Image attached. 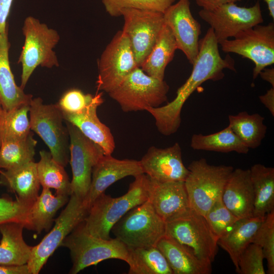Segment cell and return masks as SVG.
<instances>
[{"mask_svg": "<svg viewBox=\"0 0 274 274\" xmlns=\"http://www.w3.org/2000/svg\"><path fill=\"white\" fill-rule=\"evenodd\" d=\"M190 147L196 150H205L222 153L236 152L247 154L248 148L233 132L230 127L208 135L194 134L191 139Z\"/></svg>", "mask_w": 274, "mask_h": 274, "instance_id": "1f68e13d", "label": "cell"}, {"mask_svg": "<svg viewBox=\"0 0 274 274\" xmlns=\"http://www.w3.org/2000/svg\"><path fill=\"white\" fill-rule=\"evenodd\" d=\"M29 105L24 104L6 112L0 124V146L6 141L24 138L31 132L28 118Z\"/></svg>", "mask_w": 274, "mask_h": 274, "instance_id": "e575fe53", "label": "cell"}, {"mask_svg": "<svg viewBox=\"0 0 274 274\" xmlns=\"http://www.w3.org/2000/svg\"><path fill=\"white\" fill-rule=\"evenodd\" d=\"M24 224L16 222L0 225V265L27 264L32 247L27 245L23 237Z\"/></svg>", "mask_w": 274, "mask_h": 274, "instance_id": "d4e9b609", "label": "cell"}, {"mask_svg": "<svg viewBox=\"0 0 274 274\" xmlns=\"http://www.w3.org/2000/svg\"><path fill=\"white\" fill-rule=\"evenodd\" d=\"M264 258L261 247L251 243L241 254L236 272L239 274H265Z\"/></svg>", "mask_w": 274, "mask_h": 274, "instance_id": "ab89813d", "label": "cell"}, {"mask_svg": "<svg viewBox=\"0 0 274 274\" xmlns=\"http://www.w3.org/2000/svg\"><path fill=\"white\" fill-rule=\"evenodd\" d=\"M165 23L175 39L177 48L193 64L198 52L201 25L193 17L189 0H179L163 13Z\"/></svg>", "mask_w": 274, "mask_h": 274, "instance_id": "2e32d148", "label": "cell"}, {"mask_svg": "<svg viewBox=\"0 0 274 274\" xmlns=\"http://www.w3.org/2000/svg\"><path fill=\"white\" fill-rule=\"evenodd\" d=\"M134 178L122 196L112 197L104 193L95 199L83 222L88 233L102 239H110L113 226L129 210L148 199L149 177L143 174Z\"/></svg>", "mask_w": 274, "mask_h": 274, "instance_id": "7a4b0ae2", "label": "cell"}, {"mask_svg": "<svg viewBox=\"0 0 274 274\" xmlns=\"http://www.w3.org/2000/svg\"><path fill=\"white\" fill-rule=\"evenodd\" d=\"M218 47L213 30L210 27L199 40L198 52L192 64V71L177 90L176 97L165 105L146 110L154 118L160 133L170 135L177 131L181 122V113L184 104L201 84L208 80L222 79L225 69L236 71L234 59L229 55L222 58Z\"/></svg>", "mask_w": 274, "mask_h": 274, "instance_id": "6da1fadb", "label": "cell"}, {"mask_svg": "<svg viewBox=\"0 0 274 274\" xmlns=\"http://www.w3.org/2000/svg\"><path fill=\"white\" fill-rule=\"evenodd\" d=\"M165 258L173 274H209L212 265L199 260L185 247L167 235L156 246Z\"/></svg>", "mask_w": 274, "mask_h": 274, "instance_id": "603a6c76", "label": "cell"}, {"mask_svg": "<svg viewBox=\"0 0 274 274\" xmlns=\"http://www.w3.org/2000/svg\"><path fill=\"white\" fill-rule=\"evenodd\" d=\"M262 249L267 273H274V211L267 214L256 232L252 242Z\"/></svg>", "mask_w": 274, "mask_h": 274, "instance_id": "d590c367", "label": "cell"}, {"mask_svg": "<svg viewBox=\"0 0 274 274\" xmlns=\"http://www.w3.org/2000/svg\"><path fill=\"white\" fill-rule=\"evenodd\" d=\"M95 94H85L77 88L65 92L57 103L62 112L70 114L82 112L94 99Z\"/></svg>", "mask_w": 274, "mask_h": 274, "instance_id": "60d3db41", "label": "cell"}, {"mask_svg": "<svg viewBox=\"0 0 274 274\" xmlns=\"http://www.w3.org/2000/svg\"><path fill=\"white\" fill-rule=\"evenodd\" d=\"M0 274H30L27 264L0 265Z\"/></svg>", "mask_w": 274, "mask_h": 274, "instance_id": "7bdbcfd3", "label": "cell"}, {"mask_svg": "<svg viewBox=\"0 0 274 274\" xmlns=\"http://www.w3.org/2000/svg\"><path fill=\"white\" fill-rule=\"evenodd\" d=\"M184 181L189 206L204 216L216 200L222 197L225 186L234 169L229 165H214L206 159L193 161L187 168Z\"/></svg>", "mask_w": 274, "mask_h": 274, "instance_id": "277c9868", "label": "cell"}, {"mask_svg": "<svg viewBox=\"0 0 274 274\" xmlns=\"http://www.w3.org/2000/svg\"><path fill=\"white\" fill-rule=\"evenodd\" d=\"M124 19L122 30L127 37L135 59L140 67L153 47L164 24L163 13L136 9L121 11Z\"/></svg>", "mask_w": 274, "mask_h": 274, "instance_id": "9a60e30c", "label": "cell"}, {"mask_svg": "<svg viewBox=\"0 0 274 274\" xmlns=\"http://www.w3.org/2000/svg\"><path fill=\"white\" fill-rule=\"evenodd\" d=\"M219 45L224 52L235 53L252 61L255 80L262 70L274 63V23L256 25Z\"/></svg>", "mask_w": 274, "mask_h": 274, "instance_id": "30bf717a", "label": "cell"}, {"mask_svg": "<svg viewBox=\"0 0 274 274\" xmlns=\"http://www.w3.org/2000/svg\"><path fill=\"white\" fill-rule=\"evenodd\" d=\"M98 67L97 91L108 93L139 67L130 42L122 30L118 31L106 46L100 55Z\"/></svg>", "mask_w": 274, "mask_h": 274, "instance_id": "7c38bea8", "label": "cell"}, {"mask_svg": "<svg viewBox=\"0 0 274 274\" xmlns=\"http://www.w3.org/2000/svg\"><path fill=\"white\" fill-rule=\"evenodd\" d=\"M68 195H53L49 188H43L40 195L31 206L29 218L30 230L41 233L48 231L51 226L53 218L57 211L68 201Z\"/></svg>", "mask_w": 274, "mask_h": 274, "instance_id": "f1b7e54d", "label": "cell"}, {"mask_svg": "<svg viewBox=\"0 0 274 274\" xmlns=\"http://www.w3.org/2000/svg\"><path fill=\"white\" fill-rule=\"evenodd\" d=\"M177 49L173 32L164 22L153 47L140 67L149 76L163 80L165 68Z\"/></svg>", "mask_w": 274, "mask_h": 274, "instance_id": "4316f807", "label": "cell"}, {"mask_svg": "<svg viewBox=\"0 0 274 274\" xmlns=\"http://www.w3.org/2000/svg\"><path fill=\"white\" fill-rule=\"evenodd\" d=\"M166 235L185 247L199 260L212 265L218 251V237L204 217L190 208L166 222Z\"/></svg>", "mask_w": 274, "mask_h": 274, "instance_id": "8992f818", "label": "cell"}, {"mask_svg": "<svg viewBox=\"0 0 274 274\" xmlns=\"http://www.w3.org/2000/svg\"><path fill=\"white\" fill-rule=\"evenodd\" d=\"M140 161L118 159L105 154L93 166L88 192L83 200L88 209L95 199L112 184L127 176L134 177L143 174Z\"/></svg>", "mask_w": 274, "mask_h": 274, "instance_id": "ac0fdd59", "label": "cell"}, {"mask_svg": "<svg viewBox=\"0 0 274 274\" xmlns=\"http://www.w3.org/2000/svg\"><path fill=\"white\" fill-rule=\"evenodd\" d=\"M89 209L83 200L74 194L70 195L67 205L54 220L55 225L39 244L32 247L27 265L30 274H38L65 238L83 222Z\"/></svg>", "mask_w": 274, "mask_h": 274, "instance_id": "8fae6325", "label": "cell"}, {"mask_svg": "<svg viewBox=\"0 0 274 274\" xmlns=\"http://www.w3.org/2000/svg\"><path fill=\"white\" fill-rule=\"evenodd\" d=\"M266 3L268 10L269 11V14L272 20L274 19V0H264Z\"/></svg>", "mask_w": 274, "mask_h": 274, "instance_id": "7dc6e473", "label": "cell"}, {"mask_svg": "<svg viewBox=\"0 0 274 274\" xmlns=\"http://www.w3.org/2000/svg\"><path fill=\"white\" fill-rule=\"evenodd\" d=\"M129 274H173L165 258L156 246L128 248Z\"/></svg>", "mask_w": 274, "mask_h": 274, "instance_id": "f546056e", "label": "cell"}, {"mask_svg": "<svg viewBox=\"0 0 274 274\" xmlns=\"http://www.w3.org/2000/svg\"><path fill=\"white\" fill-rule=\"evenodd\" d=\"M22 31L24 43L18 63L22 66L20 87L24 90L38 66L50 68L59 65L53 49L60 40V36L56 30L31 16L25 19Z\"/></svg>", "mask_w": 274, "mask_h": 274, "instance_id": "3957f363", "label": "cell"}, {"mask_svg": "<svg viewBox=\"0 0 274 274\" xmlns=\"http://www.w3.org/2000/svg\"><path fill=\"white\" fill-rule=\"evenodd\" d=\"M31 131L27 136L3 142L0 146V168H14L33 161L37 141Z\"/></svg>", "mask_w": 274, "mask_h": 274, "instance_id": "836d02e7", "label": "cell"}, {"mask_svg": "<svg viewBox=\"0 0 274 274\" xmlns=\"http://www.w3.org/2000/svg\"><path fill=\"white\" fill-rule=\"evenodd\" d=\"M242 0H195L198 6L205 10H212L221 5L230 3H236Z\"/></svg>", "mask_w": 274, "mask_h": 274, "instance_id": "ee69618b", "label": "cell"}, {"mask_svg": "<svg viewBox=\"0 0 274 274\" xmlns=\"http://www.w3.org/2000/svg\"><path fill=\"white\" fill-rule=\"evenodd\" d=\"M37 163L38 176L43 188H53L56 194L70 196L71 183L63 166L57 162L50 152L42 150Z\"/></svg>", "mask_w": 274, "mask_h": 274, "instance_id": "d6a6232c", "label": "cell"}, {"mask_svg": "<svg viewBox=\"0 0 274 274\" xmlns=\"http://www.w3.org/2000/svg\"><path fill=\"white\" fill-rule=\"evenodd\" d=\"M198 15L210 25L219 45L240 31L263 22L259 1L248 8L230 3L212 10L202 9Z\"/></svg>", "mask_w": 274, "mask_h": 274, "instance_id": "5bb4252c", "label": "cell"}, {"mask_svg": "<svg viewBox=\"0 0 274 274\" xmlns=\"http://www.w3.org/2000/svg\"><path fill=\"white\" fill-rule=\"evenodd\" d=\"M260 101L274 116V87H271L266 92L259 96Z\"/></svg>", "mask_w": 274, "mask_h": 274, "instance_id": "f6af8a7d", "label": "cell"}, {"mask_svg": "<svg viewBox=\"0 0 274 274\" xmlns=\"http://www.w3.org/2000/svg\"><path fill=\"white\" fill-rule=\"evenodd\" d=\"M103 102L102 92H96L92 101L81 113L70 114L61 112L64 120L100 146L106 155H112L115 148L114 136L110 128L100 121L97 115V109Z\"/></svg>", "mask_w": 274, "mask_h": 274, "instance_id": "ffe728a7", "label": "cell"}, {"mask_svg": "<svg viewBox=\"0 0 274 274\" xmlns=\"http://www.w3.org/2000/svg\"><path fill=\"white\" fill-rule=\"evenodd\" d=\"M33 203L22 201L18 198L15 200L0 198V225L16 222L22 223L25 228L30 230V211Z\"/></svg>", "mask_w": 274, "mask_h": 274, "instance_id": "74e56055", "label": "cell"}, {"mask_svg": "<svg viewBox=\"0 0 274 274\" xmlns=\"http://www.w3.org/2000/svg\"><path fill=\"white\" fill-rule=\"evenodd\" d=\"M169 89L164 80L149 76L137 67L108 94L123 112H128L161 106L167 100Z\"/></svg>", "mask_w": 274, "mask_h": 274, "instance_id": "ba28073f", "label": "cell"}, {"mask_svg": "<svg viewBox=\"0 0 274 274\" xmlns=\"http://www.w3.org/2000/svg\"><path fill=\"white\" fill-rule=\"evenodd\" d=\"M29 114L31 130L48 147L53 159L66 166L70 161V137L57 104H45L40 97L32 98Z\"/></svg>", "mask_w": 274, "mask_h": 274, "instance_id": "9c48e42d", "label": "cell"}, {"mask_svg": "<svg viewBox=\"0 0 274 274\" xmlns=\"http://www.w3.org/2000/svg\"><path fill=\"white\" fill-rule=\"evenodd\" d=\"M6 112L3 108V107L2 106L1 102L0 101V124L2 122L5 115Z\"/></svg>", "mask_w": 274, "mask_h": 274, "instance_id": "c3c4849f", "label": "cell"}, {"mask_svg": "<svg viewBox=\"0 0 274 274\" xmlns=\"http://www.w3.org/2000/svg\"><path fill=\"white\" fill-rule=\"evenodd\" d=\"M111 232L128 248L156 246L165 235L166 222L147 200L126 213Z\"/></svg>", "mask_w": 274, "mask_h": 274, "instance_id": "52a82bcc", "label": "cell"}, {"mask_svg": "<svg viewBox=\"0 0 274 274\" xmlns=\"http://www.w3.org/2000/svg\"><path fill=\"white\" fill-rule=\"evenodd\" d=\"M14 0H0V33L8 32L7 19Z\"/></svg>", "mask_w": 274, "mask_h": 274, "instance_id": "b9f144b4", "label": "cell"}, {"mask_svg": "<svg viewBox=\"0 0 274 274\" xmlns=\"http://www.w3.org/2000/svg\"><path fill=\"white\" fill-rule=\"evenodd\" d=\"M64 121L70 137L72 194L83 200L89 190L92 168L105 154L100 146L84 135L77 127Z\"/></svg>", "mask_w": 274, "mask_h": 274, "instance_id": "4fadbf2b", "label": "cell"}, {"mask_svg": "<svg viewBox=\"0 0 274 274\" xmlns=\"http://www.w3.org/2000/svg\"><path fill=\"white\" fill-rule=\"evenodd\" d=\"M69 249L73 266L70 273L77 274L85 268L108 259L127 262L128 248L117 238L104 239L88 233L83 222L76 227L60 245Z\"/></svg>", "mask_w": 274, "mask_h": 274, "instance_id": "5b68a950", "label": "cell"}, {"mask_svg": "<svg viewBox=\"0 0 274 274\" xmlns=\"http://www.w3.org/2000/svg\"><path fill=\"white\" fill-rule=\"evenodd\" d=\"M228 120V125L248 148L256 149L260 146L267 131L263 116L258 113L250 115L244 111L229 115Z\"/></svg>", "mask_w": 274, "mask_h": 274, "instance_id": "4dcf8cb0", "label": "cell"}, {"mask_svg": "<svg viewBox=\"0 0 274 274\" xmlns=\"http://www.w3.org/2000/svg\"><path fill=\"white\" fill-rule=\"evenodd\" d=\"M204 217L218 238L225 233L238 219L226 208L222 197L215 201Z\"/></svg>", "mask_w": 274, "mask_h": 274, "instance_id": "f35d334b", "label": "cell"}, {"mask_svg": "<svg viewBox=\"0 0 274 274\" xmlns=\"http://www.w3.org/2000/svg\"><path fill=\"white\" fill-rule=\"evenodd\" d=\"M140 162L143 173L157 182L184 181L189 173L178 143L166 148L151 146Z\"/></svg>", "mask_w": 274, "mask_h": 274, "instance_id": "e0dca14e", "label": "cell"}, {"mask_svg": "<svg viewBox=\"0 0 274 274\" xmlns=\"http://www.w3.org/2000/svg\"><path fill=\"white\" fill-rule=\"evenodd\" d=\"M0 171H1V168H0Z\"/></svg>", "mask_w": 274, "mask_h": 274, "instance_id": "681fc988", "label": "cell"}, {"mask_svg": "<svg viewBox=\"0 0 274 274\" xmlns=\"http://www.w3.org/2000/svg\"><path fill=\"white\" fill-rule=\"evenodd\" d=\"M249 170L254 193L253 217H264L274 211V168L257 163Z\"/></svg>", "mask_w": 274, "mask_h": 274, "instance_id": "83f0119b", "label": "cell"}, {"mask_svg": "<svg viewBox=\"0 0 274 274\" xmlns=\"http://www.w3.org/2000/svg\"><path fill=\"white\" fill-rule=\"evenodd\" d=\"M260 77L264 81L270 83L274 87V68L265 67L259 74Z\"/></svg>", "mask_w": 274, "mask_h": 274, "instance_id": "bcb514c9", "label": "cell"}, {"mask_svg": "<svg viewBox=\"0 0 274 274\" xmlns=\"http://www.w3.org/2000/svg\"><path fill=\"white\" fill-rule=\"evenodd\" d=\"M149 179L148 200L165 222L190 208L184 181L160 182Z\"/></svg>", "mask_w": 274, "mask_h": 274, "instance_id": "d6986e66", "label": "cell"}, {"mask_svg": "<svg viewBox=\"0 0 274 274\" xmlns=\"http://www.w3.org/2000/svg\"><path fill=\"white\" fill-rule=\"evenodd\" d=\"M0 184L18 195V199L33 203L39 196L40 183L37 163L33 161L20 166L0 171Z\"/></svg>", "mask_w": 274, "mask_h": 274, "instance_id": "cb8c5ba5", "label": "cell"}, {"mask_svg": "<svg viewBox=\"0 0 274 274\" xmlns=\"http://www.w3.org/2000/svg\"><path fill=\"white\" fill-rule=\"evenodd\" d=\"M222 200L237 218L253 217L254 193L249 169L233 170L224 188Z\"/></svg>", "mask_w": 274, "mask_h": 274, "instance_id": "44dd1931", "label": "cell"}, {"mask_svg": "<svg viewBox=\"0 0 274 274\" xmlns=\"http://www.w3.org/2000/svg\"><path fill=\"white\" fill-rule=\"evenodd\" d=\"M10 48L8 32L0 33V101L5 112L29 104L32 98L15 82L9 61Z\"/></svg>", "mask_w": 274, "mask_h": 274, "instance_id": "7402d4cb", "label": "cell"}, {"mask_svg": "<svg viewBox=\"0 0 274 274\" xmlns=\"http://www.w3.org/2000/svg\"><path fill=\"white\" fill-rule=\"evenodd\" d=\"M107 13L111 16H121L124 9L131 8L164 13L176 0H101Z\"/></svg>", "mask_w": 274, "mask_h": 274, "instance_id": "8d00e7d4", "label": "cell"}, {"mask_svg": "<svg viewBox=\"0 0 274 274\" xmlns=\"http://www.w3.org/2000/svg\"><path fill=\"white\" fill-rule=\"evenodd\" d=\"M264 217H252L238 219L232 226L218 239V245L229 255L236 271L239 257L252 242Z\"/></svg>", "mask_w": 274, "mask_h": 274, "instance_id": "484cf974", "label": "cell"}]
</instances>
